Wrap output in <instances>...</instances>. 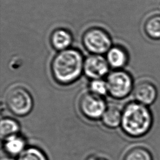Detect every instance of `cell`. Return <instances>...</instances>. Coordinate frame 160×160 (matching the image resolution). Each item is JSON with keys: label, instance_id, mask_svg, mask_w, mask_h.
I'll use <instances>...</instances> for the list:
<instances>
[{"label": "cell", "instance_id": "obj_9", "mask_svg": "<svg viewBox=\"0 0 160 160\" xmlns=\"http://www.w3.org/2000/svg\"><path fill=\"white\" fill-rule=\"evenodd\" d=\"M2 141V149L9 157H18L28 147L25 138L20 133L4 138Z\"/></svg>", "mask_w": 160, "mask_h": 160}, {"label": "cell", "instance_id": "obj_5", "mask_svg": "<svg viewBox=\"0 0 160 160\" xmlns=\"http://www.w3.org/2000/svg\"><path fill=\"white\" fill-rule=\"evenodd\" d=\"M108 106L104 97L90 91L84 92L79 98L78 108L81 114L89 120L101 119Z\"/></svg>", "mask_w": 160, "mask_h": 160}, {"label": "cell", "instance_id": "obj_17", "mask_svg": "<svg viewBox=\"0 0 160 160\" xmlns=\"http://www.w3.org/2000/svg\"><path fill=\"white\" fill-rule=\"evenodd\" d=\"M89 89L90 92L102 97L108 94L106 81L103 79H91L89 84Z\"/></svg>", "mask_w": 160, "mask_h": 160}, {"label": "cell", "instance_id": "obj_3", "mask_svg": "<svg viewBox=\"0 0 160 160\" xmlns=\"http://www.w3.org/2000/svg\"><path fill=\"white\" fill-rule=\"evenodd\" d=\"M5 103L12 114L20 117L29 114L34 106L31 92L21 86H13L8 91L5 96Z\"/></svg>", "mask_w": 160, "mask_h": 160}, {"label": "cell", "instance_id": "obj_2", "mask_svg": "<svg viewBox=\"0 0 160 160\" xmlns=\"http://www.w3.org/2000/svg\"><path fill=\"white\" fill-rule=\"evenodd\" d=\"M152 116L149 108L137 101L128 102L122 110L121 128L128 136L139 138L151 129Z\"/></svg>", "mask_w": 160, "mask_h": 160}, {"label": "cell", "instance_id": "obj_14", "mask_svg": "<svg viewBox=\"0 0 160 160\" xmlns=\"http://www.w3.org/2000/svg\"><path fill=\"white\" fill-rule=\"evenodd\" d=\"M122 160H152L148 149L142 146H135L129 149L124 154Z\"/></svg>", "mask_w": 160, "mask_h": 160}, {"label": "cell", "instance_id": "obj_8", "mask_svg": "<svg viewBox=\"0 0 160 160\" xmlns=\"http://www.w3.org/2000/svg\"><path fill=\"white\" fill-rule=\"evenodd\" d=\"M157 89L151 82L141 81L133 89V96L136 101L146 106L151 104L157 98Z\"/></svg>", "mask_w": 160, "mask_h": 160}, {"label": "cell", "instance_id": "obj_12", "mask_svg": "<svg viewBox=\"0 0 160 160\" xmlns=\"http://www.w3.org/2000/svg\"><path fill=\"white\" fill-rule=\"evenodd\" d=\"M0 131L2 140L10 136L19 134L20 131L19 123L13 118H3L1 120Z\"/></svg>", "mask_w": 160, "mask_h": 160}, {"label": "cell", "instance_id": "obj_15", "mask_svg": "<svg viewBox=\"0 0 160 160\" xmlns=\"http://www.w3.org/2000/svg\"><path fill=\"white\" fill-rule=\"evenodd\" d=\"M16 160H49L43 150L37 146H29L16 158Z\"/></svg>", "mask_w": 160, "mask_h": 160}, {"label": "cell", "instance_id": "obj_1", "mask_svg": "<svg viewBox=\"0 0 160 160\" xmlns=\"http://www.w3.org/2000/svg\"><path fill=\"white\" fill-rule=\"evenodd\" d=\"M81 54L74 49L61 51L51 63V74L54 81L61 85H69L77 81L83 71Z\"/></svg>", "mask_w": 160, "mask_h": 160}, {"label": "cell", "instance_id": "obj_13", "mask_svg": "<svg viewBox=\"0 0 160 160\" xmlns=\"http://www.w3.org/2000/svg\"><path fill=\"white\" fill-rule=\"evenodd\" d=\"M71 40L69 32L64 29L56 30L51 36L52 44L58 50H65L71 44Z\"/></svg>", "mask_w": 160, "mask_h": 160}, {"label": "cell", "instance_id": "obj_7", "mask_svg": "<svg viewBox=\"0 0 160 160\" xmlns=\"http://www.w3.org/2000/svg\"><path fill=\"white\" fill-rule=\"evenodd\" d=\"M83 71L91 79H102L109 71L107 59L99 54L90 56L84 62Z\"/></svg>", "mask_w": 160, "mask_h": 160}, {"label": "cell", "instance_id": "obj_4", "mask_svg": "<svg viewBox=\"0 0 160 160\" xmlns=\"http://www.w3.org/2000/svg\"><path fill=\"white\" fill-rule=\"evenodd\" d=\"M106 81L108 94L116 99L126 98L134 89L131 76L122 70H116L110 72Z\"/></svg>", "mask_w": 160, "mask_h": 160}, {"label": "cell", "instance_id": "obj_11", "mask_svg": "<svg viewBox=\"0 0 160 160\" xmlns=\"http://www.w3.org/2000/svg\"><path fill=\"white\" fill-rule=\"evenodd\" d=\"M107 61L111 67L119 69L126 64L127 62V55L122 49L114 47L108 51Z\"/></svg>", "mask_w": 160, "mask_h": 160}, {"label": "cell", "instance_id": "obj_10", "mask_svg": "<svg viewBox=\"0 0 160 160\" xmlns=\"http://www.w3.org/2000/svg\"><path fill=\"white\" fill-rule=\"evenodd\" d=\"M122 111L116 106H108L101 118L103 125L110 129H114L121 126Z\"/></svg>", "mask_w": 160, "mask_h": 160}, {"label": "cell", "instance_id": "obj_18", "mask_svg": "<svg viewBox=\"0 0 160 160\" xmlns=\"http://www.w3.org/2000/svg\"><path fill=\"white\" fill-rule=\"evenodd\" d=\"M86 160H108L104 158L98 156H90Z\"/></svg>", "mask_w": 160, "mask_h": 160}, {"label": "cell", "instance_id": "obj_16", "mask_svg": "<svg viewBox=\"0 0 160 160\" xmlns=\"http://www.w3.org/2000/svg\"><path fill=\"white\" fill-rule=\"evenodd\" d=\"M144 29L146 34L152 39H160V15L151 16L145 22Z\"/></svg>", "mask_w": 160, "mask_h": 160}, {"label": "cell", "instance_id": "obj_6", "mask_svg": "<svg viewBox=\"0 0 160 160\" xmlns=\"http://www.w3.org/2000/svg\"><path fill=\"white\" fill-rule=\"evenodd\" d=\"M83 43L89 51L96 54L107 52L111 46V40L108 34L98 28L87 31L83 36Z\"/></svg>", "mask_w": 160, "mask_h": 160}]
</instances>
